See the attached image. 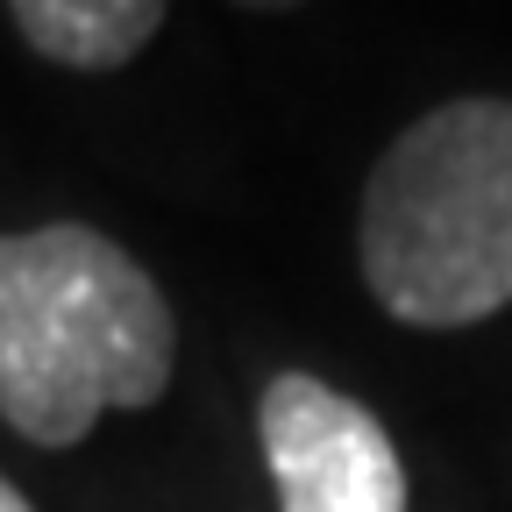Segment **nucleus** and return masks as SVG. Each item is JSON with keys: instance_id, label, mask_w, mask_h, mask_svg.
Returning <instances> with one entry per match:
<instances>
[{"instance_id": "f257e3e1", "label": "nucleus", "mask_w": 512, "mask_h": 512, "mask_svg": "<svg viewBox=\"0 0 512 512\" xmlns=\"http://www.w3.org/2000/svg\"><path fill=\"white\" fill-rule=\"evenodd\" d=\"M178 320L114 235L50 221L0 235V420L36 448H79L100 413L171 392Z\"/></svg>"}, {"instance_id": "f03ea898", "label": "nucleus", "mask_w": 512, "mask_h": 512, "mask_svg": "<svg viewBox=\"0 0 512 512\" xmlns=\"http://www.w3.org/2000/svg\"><path fill=\"white\" fill-rule=\"evenodd\" d=\"M356 264L399 328H477L512 306V100L427 107L370 164Z\"/></svg>"}, {"instance_id": "7ed1b4c3", "label": "nucleus", "mask_w": 512, "mask_h": 512, "mask_svg": "<svg viewBox=\"0 0 512 512\" xmlns=\"http://www.w3.org/2000/svg\"><path fill=\"white\" fill-rule=\"evenodd\" d=\"M278 512H406V463L384 420L313 370H278L256 399Z\"/></svg>"}, {"instance_id": "20e7f679", "label": "nucleus", "mask_w": 512, "mask_h": 512, "mask_svg": "<svg viewBox=\"0 0 512 512\" xmlns=\"http://www.w3.org/2000/svg\"><path fill=\"white\" fill-rule=\"evenodd\" d=\"M8 15L22 43L64 72H121L157 43L171 0H8Z\"/></svg>"}, {"instance_id": "39448f33", "label": "nucleus", "mask_w": 512, "mask_h": 512, "mask_svg": "<svg viewBox=\"0 0 512 512\" xmlns=\"http://www.w3.org/2000/svg\"><path fill=\"white\" fill-rule=\"evenodd\" d=\"M235 8H249V15H292V8H306V0H235Z\"/></svg>"}, {"instance_id": "423d86ee", "label": "nucleus", "mask_w": 512, "mask_h": 512, "mask_svg": "<svg viewBox=\"0 0 512 512\" xmlns=\"http://www.w3.org/2000/svg\"><path fill=\"white\" fill-rule=\"evenodd\" d=\"M0 512H36V505H29V498H22V491H15L8 477H0Z\"/></svg>"}]
</instances>
